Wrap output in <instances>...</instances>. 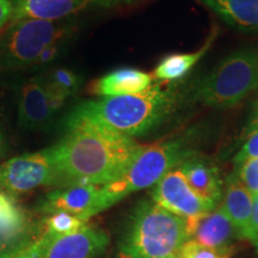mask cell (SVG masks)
<instances>
[{
	"label": "cell",
	"mask_w": 258,
	"mask_h": 258,
	"mask_svg": "<svg viewBox=\"0 0 258 258\" xmlns=\"http://www.w3.org/2000/svg\"><path fill=\"white\" fill-rule=\"evenodd\" d=\"M28 218L9 194L0 202V241L11 240L28 233Z\"/></svg>",
	"instance_id": "d6986e66"
},
{
	"label": "cell",
	"mask_w": 258,
	"mask_h": 258,
	"mask_svg": "<svg viewBox=\"0 0 258 258\" xmlns=\"http://www.w3.org/2000/svg\"><path fill=\"white\" fill-rule=\"evenodd\" d=\"M134 0H43V14L49 21H60L90 8H114Z\"/></svg>",
	"instance_id": "ac0fdd59"
},
{
	"label": "cell",
	"mask_w": 258,
	"mask_h": 258,
	"mask_svg": "<svg viewBox=\"0 0 258 258\" xmlns=\"http://www.w3.org/2000/svg\"><path fill=\"white\" fill-rule=\"evenodd\" d=\"M237 176L252 195H258V158L239 165Z\"/></svg>",
	"instance_id": "603a6c76"
},
{
	"label": "cell",
	"mask_w": 258,
	"mask_h": 258,
	"mask_svg": "<svg viewBox=\"0 0 258 258\" xmlns=\"http://www.w3.org/2000/svg\"><path fill=\"white\" fill-rule=\"evenodd\" d=\"M53 115L41 77L25 83L19 97L18 124L25 129H40L49 123Z\"/></svg>",
	"instance_id": "7c38bea8"
},
{
	"label": "cell",
	"mask_w": 258,
	"mask_h": 258,
	"mask_svg": "<svg viewBox=\"0 0 258 258\" xmlns=\"http://www.w3.org/2000/svg\"><path fill=\"white\" fill-rule=\"evenodd\" d=\"M151 74L135 69L115 70L92 84V93L104 97L134 95L152 85Z\"/></svg>",
	"instance_id": "5bb4252c"
},
{
	"label": "cell",
	"mask_w": 258,
	"mask_h": 258,
	"mask_svg": "<svg viewBox=\"0 0 258 258\" xmlns=\"http://www.w3.org/2000/svg\"><path fill=\"white\" fill-rule=\"evenodd\" d=\"M240 31H258V0H199Z\"/></svg>",
	"instance_id": "2e32d148"
},
{
	"label": "cell",
	"mask_w": 258,
	"mask_h": 258,
	"mask_svg": "<svg viewBox=\"0 0 258 258\" xmlns=\"http://www.w3.org/2000/svg\"><path fill=\"white\" fill-rule=\"evenodd\" d=\"M175 105V91L156 84L134 95L105 97L83 103L71 112L66 123L86 121L133 138L158 127Z\"/></svg>",
	"instance_id": "7a4b0ae2"
},
{
	"label": "cell",
	"mask_w": 258,
	"mask_h": 258,
	"mask_svg": "<svg viewBox=\"0 0 258 258\" xmlns=\"http://www.w3.org/2000/svg\"><path fill=\"white\" fill-rule=\"evenodd\" d=\"M14 5L11 0H0V31L12 19Z\"/></svg>",
	"instance_id": "f1b7e54d"
},
{
	"label": "cell",
	"mask_w": 258,
	"mask_h": 258,
	"mask_svg": "<svg viewBox=\"0 0 258 258\" xmlns=\"http://www.w3.org/2000/svg\"><path fill=\"white\" fill-rule=\"evenodd\" d=\"M64 38H61V40L54 41L53 43H50L49 46L46 47L43 51L41 53L40 57H38L36 61V66H43V64H47L51 62L56 59L57 56L62 53L63 46H64Z\"/></svg>",
	"instance_id": "4316f807"
},
{
	"label": "cell",
	"mask_w": 258,
	"mask_h": 258,
	"mask_svg": "<svg viewBox=\"0 0 258 258\" xmlns=\"http://www.w3.org/2000/svg\"><path fill=\"white\" fill-rule=\"evenodd\" d=\"M3 148H4V140H3V135L0 133V156L3 153Z\"/></svg>",
	"instance_id": "4dcf8cb0"
},
{
	"label": "cell",
	"mask_w": 258,
	"mask_h": 258,
	"mask_svg": "<svg viewBox=\"0 0 258 258\" xmlns=\"http://www.w3.org/2000/svg\"><path fill=\"white\" fill-rule=\"evenodd\" d=\"M245 239L250 240L258 252V195H253L252 215H251L250 225L249 228H247L246 238Z\"/></svg>",
	"instance_id": "83f0119b"
},
{
	"label": "cell",
	"mask_w": 258,
	"mask_h": 258,
	"mask_svg": "<svg viewBox=\"0 0 258 258\" xmlns=\"http://www.w3.org/2000/svg\"><path fill=\"white\" fill-rule=\"evenodd\" d=\"M152 201L185 220L211 212L218 206L194 191L179 167L169 171L157 183L152 192Z\"/></svg>",
	"instance_id": "ba28073f"
},
{
	"label": "cell",
	"mask_w": 258,
	"mask_h": 258,
	"mask_svg": "<svg viewBox=\"0 0 258 258\" xmlns=\"http://www.w3.org/2000/svg\"><path fill=\"white\" fill-rule=\"evenodd\" d=\"M54 238L50 234H48L46 231L42 233L38 239H35L24 251H22L16 258H41L43 256L44 251L48 247V245Z\"/></svg>",
	"instance_id": "d4e9b609"
},
{
	"label": "cell",
	"mask_w": 258,
	"mask_h": 258,
	"mask_svg": "<svg viewBox=\"0 0 258 258\" xmlns=\"http://www.w3.org/2000/svg\"><path fill=\"white\" fill-rule=\"evenodd\" d=\"M67 134L54 145L56 188L105 185L125 169L141 145L131 137L90 123L69 122Z\"/></svg>",
	"instance_id": "6da1fadb"
},
{
	"label": "cell",
	"mask_w": 258,
	"mask_h": 258,
	"mask_svg": "<svg viewBox=\"0 0 258 258\" xmlns=\"http://www.w3.org/2000/svg\"><path fill=\"white\" fill-rule=\"evenodd\" d=\"M165 258H177V256L175 254V256H170V257H165Z\"/></svg>",
	"instance_id": "d6a6232c"
},
{
	"label": "cell",
	"mask_w": 258,
	"mask_h": 258,
	"mask_svg": "<svg viewBox=\"0 0 258 258\" xmlns=\"http://www.w3.org/2000/svg\"><path fill=\"white\" fill-rule=\"evenodd\" d=\"M212 40L213 36L212 38L209 37V40L206 42L205 46L200 48L198 51H194V53L170 54V55L165 56L156 67V70H154V78L159 80H166V82L183 78L198 63V61L205 55V53L208 50L209 46H211Z\"/></svg>",
	"instance_id": "e0dca14e"
},
{
	"label": "cell",
	"mask_w": 258,
	"mask_h": 258,
	"mask_svg": "<svg viewBox=\"0 0 258 258\" xmlns=\"http://www.w3.org/2000/svg\"><path fill=\"white\" fill-rule=\"evenodd\" d=\"M46 80L51 85L59 89L67 97L72 96L78 91L82 79L74 71L69 69H55L48 74Z\"/></svg>",
	"instance_id": "7402d4cb"
},
{
	"label": "cell",
	"mask_w": 258,
	"mask_h": 258,
	"mask_svg": "<svg viewBox=\"0 0 258 258\" xmlns=\"http://www.w3.org/2000/svg\"><path fill=\"white\" fill-rule=\"evenodd\" d=\"M53 146L12 158L0 166V189L18 195L44 185H56Z\"/></svg>",
	"instance_id": "52a82bcc"
},
{
	"label": "cell",
	"mask_w": 258,
	"mask_h": 258,
	"mask_svg": "<svg viewBox=\"0 0 258 258\" xmlns=\"http://www.w3.org/2000/svg\"><path fill=\"white\" fill-rule=\"evenodd\" d=\"M101 185L84 184L56 189L48 194L41 205V211L47 214L64 212L89 221L101 213Z\"/></svg>",
	"instance_id": "9c48e42d"
},
{
	"label": "cell",
	"mask_w": 258,
	"mask_h": 258,
	"mask_svg": "<svg viewBox=\"0 0 258 258\" xmlns=\"http://www.w3.org/2000/svg\"><path fill=\"white\" fill-rule=\"evenodd\" d=\"M109 240L105 231L88 224L74 233L54 238L41 258H96L105 250Z\"/></svg>",
	"instance_id": "30bf717a"
},
{
	"label": "cell",
	"mask_w": 258,
	"mask_h": 258,
	"mask_svg": "<svg viewBox=\"0 0 258 258\" xmlns=\"http://www.w3.org/2000/svg\"><path fill=\"white\" fill-rule=\"evenodd\" d=\"M35 239H31V233L28 232L21 237L11 240L0 241V258H16L24 251Z\"/></svg>",
	"instance_id": "cb8c5ba5"
},
{
	"label": "cell",
	"mask_w": 258,
	"mask_h": 258,
	"mask_svg": "<svg viewBox=\"0 0 258 258\" xmlns=\"http://www.w3.org/2000/svg\"><path fill=\"white\" fill-rule=\"evenodd\" d=\"M188 156L189 152L176 140L141 146L120 176L102 185L101 212L110 208L131 194L156 185Z\"/></svg>",
	"instance_id": "277c9868"
},
{
	"label": "cell",
	"mask_w": 258,
	"mask_h": 258,
	"mask_svg": "<svg viewBox=\"0 0 258 258\" xmlns=\"http://www.w3.org/2000/svg\"><path fill=\"white\" fill-rule=\"evenodd\" d=\"M221 207L231 219L238 238H246L253 208V195L237 175H232L226 185Z\"/></svg>",
	"instance_id": "9a60e30c"
},
{
	"label": "cell",
	"mask_w": 258,
	"mask_h": 258,
	"mask_svg": "<svg viewBox=\"0 0 258 258\" xmlns=\"http://www.w3.org/2000/svg\"><path fill=\"white\" fill-rule=\"evenodd\" d=\"M258 158V132L249 134L246 143L241 147V150L238 152L234 158V163L238 166L245 163V161L251 159H257Z\"/></svg>",
	"instance_id": "484cf974"
},
{
	"label": "cell",
	"mask_w": 258,
	"mask_h": 258,
	"mask_svg": "<svg viewBox=\"0 0 258 258\" xmlns=\"http://www.w3.org/2000/svg\"><path fill=\"white\" fill-rule=\"evenodd\" d=\"M85 225H88V221L82 218L69 213L57 212L50 214L47 219L46 232L53 238H57L82 230Z\"/></svg>",
	"instance_id": "ffe728a7"
},
{
	"label": "cell",
	"mask_w": 258,
	"mask_h": 258,
	"mask_svg": "<svg viewBox=\"0 0 258 258\" xmlns=\"http://www.w3.org/2000/svg\"><path fill=\"white\" fill-rule=\"evenodd\" d=\"M253 132H258V103L254 109L252 117H251L249 127H247V133H253Z\"/></svg>",
	"instance_id": "f546056e"
},
{
	"label": "cell",
	"mask_w": 258,
	"mask_h": 258,
	"mask_svg": "<svg viewBox=\"0 0 258 258\" xmlns=\"http://www.w3.org/2000/svg\"><path fill=\"white\" fill-rule=\"evenodd\" d=\"M177 258H232L233 250L227 247H207L191 239L186 240L177 252Z\"/></svg>",
	"instance_id": "44dd1931"
},
{
	"label": "cell",
	"mask_w": 258,
	"mask_h": 258,
	"mask_svg": "<svg viewBox=\"0 0 258 258\" xmlns=\"http://www.w3.org/2000/svg\"><path fill=\"white\" fill-rule=\"evenodd\" d=\"M186 182L202 199L218 205L222 196L221 179L217 167L201 158L186 157L179 164Z\"/></svg>",
	"instance_id": "4fadbf2b"
},
{
	"label": "cell",
	"mask_w": 258,
	"mask_h": 258,
	"mask_svg": "<svg viewBox=\"0 0 258 258\" xmlns=\"http://www.w3.org/2000/svg\"><path fill=\"white\" fill-rule=\"evenodd\" d=\"M258 88V56L247 50L226 56L194 88V96L203 104L218 109L237 105Z\"/></svg>",
	"instance_id": "5b68a950"
},
{
	"label": "cell",
	"mask_w": 258,
	"mask_h": 258,
	"mask_svg": "<svg viewBox=\"0 0 258 258\" xmlns=\"http://www.w3.org/2000/svg\"><path fill=\"white\" fill-rule=\"evenodd\" d=\"M67 24L59 21L23 18L12 21L0 36V70L25 69L36 63L54 41L66 38Z\"/></svg>",
	"instance_id": "8992f818"
},
{
	"label": "cell",
	"mask_w": 258,
	"mask_h": 258,
	"mask_svg": "<svg viewBox=\"0 0 258 258\" xmlns=\"http://www.w3.org/2000/svg\"><path fill=\"white\" fill-rule=\"evenodd\" d=\"M188 239L185 219L145 201L135 208L118 241V258L175 256Z\"/></svg>",
	"instance_id": "3957f363"
},
{
	"label": "cell",
	"mask_w": 258,
	"mask_h": 258,
	"mask_svg": "<svg viewBox=\"0 0 258 258\" xmlns=\"http://www.w3.org/2000/svg\"><path fill=\"white\" fill-rule=\"evenodd\" d=\"M3 195H4V191H0V202H2V199H3Z\"/></svg>",
	"instance_id": "1f68e13d"
},
{
	"label": "cell",
	"mask_w": 258,
	"mask_h": 258,
	"mask_svg": "<svg viewBox=\"0 0 258 258\" xmlns=\"http://www.w3.org/2000/svg\"><path fill=\"white\" fill-rule=\"evenodd\" d=\"M186 228L189 239L207 247H227L232 238L234 235L238 237L231 219L221 206L196 218L188 219Z\"/></svg>",
	"instance_id": "8fae6325"
}]
</instances>
